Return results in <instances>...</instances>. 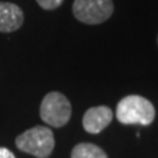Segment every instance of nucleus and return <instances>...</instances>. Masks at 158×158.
Here are the masks:
<instances>
[{
	"label": "nucleus",
	"mask_w": 158,
	"mask_h": 158,
	"mask_svg": "<svg viewBox=\"0 0 158 158\" xmlns=\"http://www.w3.org/2000/svg\"><path fill=\"white\" fill-rule=\"evenodd\" d=\"M116 117L125 125H150L154 121L156 110L150 100L140 95H128L116 108Z\"/></svg>",
	"instance_id": "obj_1"
},
{
	"label": "nucleus",
	"mask_w": 158,
	"mask_h": 158,
	"mask_svg": "<svg viewBox=\"0 0 158 158\" xmlns=\"http://www.w3.org/2000/svg\"><path fill=\"white\" fill-rule=\"evenodd\" d=\"M56 140L48 127L36 125L16 137V146L21 152L37 158H48L53 153Z\"/></svg>",
	"instance_id": "obj_2"
},
{
	"label": "nucleus",
	"mask_w": 158,
	"mask_h": 158,
	"mask_svg": "<svg viewBox=\"0 0 158 158\" xmlns=\"http://www.w3.org/2000/svg\"><path fill=\"white\" fill-rule=\"evenodd\" d=\"M40 116L45 124L56 128L66 125L71 117V104L61 92H49L41 102Z\"/></svg>",
	"instance_id": "obj_3"
},
{
	"label": "nucleus",
	"mask_w": 158,
	"mask_h": 158,
	"mask_svg": "<svg viewBox=\"0 0 158 158\" xmlns=\"http://www.w3.org/2000/svg\"><path fill=\"white\" fill-rule=\"evenodd\" d=\"M73 13L81 23L96 25L111 17L113 3L112 0H74Z\"/></svg>",
	"instance_id": "obj_4"
},
{
	"label": "nucleus",
	"mask_w": 158,
	"mask_h": 158,
	"mask_svg": "<svg viewBox=\"0 0 158 158\" xmlns=\"http://www.w3.org/2000/svg\"><path fill=\"white\" fill-rule=\"evenodd\" d=\"M113 118L112 110L107 106H98L87 110L83 115L82 124L85 131L92 135H98L111 124Z\"/></svg>",
	"instance_id": "obj_5"
},
{
	"label": "nucleus",
	"mask_w": 158,
	"mask_h": 158,
	"mask_svg": "<svg viewBox=\"0 0 158 158\" xmlns=\"http://www.w3.org/2000/svg\"><path fill=\"white\" fill-rule=\"evenodd\" d=\"M24 13L13 3H0V32L11 33L23 25Z\"/></svg>",
	"instance_id": "obj_6"
},
{
	"label": "nucleus",
	"mask_w": 158,
	"mask_h": 158,
	"mask_svg": "<svg viewBox=\"0 0 158 158\" xmlns=\"http://www.w3.org/2000/svg\"><path fill=\"white\" fill-rule=\"evenodd\" d=\"M71 158H108V156L102 148H99L95 144L81 142L74 146Z\"/></svg>",
	"instance_id": "obj_7"
},
{
	"label": "nucleus",
	"mask_w": 158,
	"mask_h": 158,
	"mask_svg": "<svg viewBox=\"0 0 158 158\" xmlns=\"http://www.w3.org/2000/svg\"><path fill=\"white\" fill-rule=\"evenodd\" d=\"M38 6L46 9V11H52V9L58 8L63 3V0H37Z\"/></svg>",
	"instance_id": "obj_8"
},
{
	"label": "nucleus",
	"mask_w": 158,
	"mask_h": 158,
	"mask_svg": "<svg viewBox=\"0 0 158 158\" xmlns=\"http://www.w3.org/2000/svg\"><path fill=\"white\" fill-rule=\"evenodd\" d=\"M0 158H16L13 153L7 148H0Z\"/></svg>",
	"instance_id": "obj_9"
}]
</instances>
